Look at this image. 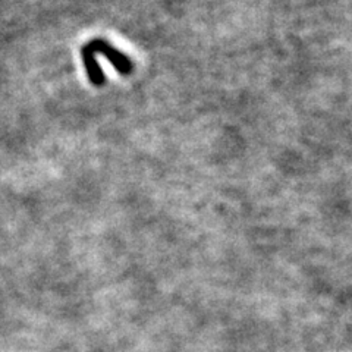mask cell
Listing matches in <instances>:
<instances>
[{
    "label": "cell",
    "instance_id": "1",
    "mask_svg": "<svg viewBox=\"0 0 352 352\" xmlns=\"http://www.w3.org/2000/svg\"><path fill=\"white\" fill-rule=\"evenodd\" d=\"M91 46V49L97 53L103 54V56L115 66V69L122 74V75H129L134 69V65L132 62L125 56L122 52H119L118 49H115L112 44L104 40H93L91 43H88Z\"/></svg>",
    "mask_w": 352,
    "mask_h": 352
},
{
    "label": "cell",
    "instance_id": "2",
    "mask_svg": "<svg viewBox=\"0 0 352 352\" xmlns=\"http://www.w3.org/2000/svg\"><path fill=\"white\" fill-rule=\"evenodd\" d=\"M81 58L85 65L87 75L88 78H90L91 84L96 87H102L104 84V74L96 59V52L91 49L90 44H85V46L81 49Z\"/></svg>",
    "mask_w": 352,
    "mask_h": 352
}]
</instances>
